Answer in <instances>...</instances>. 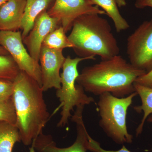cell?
<instances>
[{"mask_svg":"<svg viewBox=\"0 0 152 152\" xmlns=\"http://www.w3.org/2000/svg\"><path fill=\"white\" fill-rule=\"evenodd\" d=\"M12 99L17 116L21 142L32 145L43 132L50 115L44 99V91L32 77L20 71L13 82Z\"/></svg>","mask_w":152,"mask_h":152,"instance_id":"obj_1","label":"cell"},{"mask_svg":"<svg viewBox=\"0 0 152 152\" xmlns=\"http://www.w3.org/2000/svg\"><path fill=\"white\" fill-rule=\"evenodd\" d=\"M146 73L118 55L83 68L76 83L85 91L95 96L110 93L117 97L124 98L135 92V82Z\"/></svg>","mask_w":152,"mask_h":152,"instance_id":"obj_2","label":"cell"},{"mask_svg":"<svg viewBox=\"0 0 152 152\" xmlns=\"http://www.w3.org/2000/svg\"><path fill=\"white\" fill-rule=\"evenodd\" d=\"M96 14H87L74 22L68 36L72 48L80 58L102 60L119 54L120 48L108 21Z\"/></svg>","mask_w":152,"mask_h":152,"instance_id":"obj_3","label":"cell"},{"mask_svg":"<svg viewBox=\"0 0 152 152\" xmlns=\"http://www.w3.org/2000/svg\"><path fill=\"white\" fill-rule=\"evenodd\" d=\"M137 94L136 92L124 98H118L110 93L99 96L97 109L100 117L99 125L108 137L116 143L133 142L126 124L128 110Z\"/></svg>","mask_w":152,"mask_h":152,"instance_id":"obj_4","label":"cell"},{"mask_svg":"<svg viewBox=\"0 0 152 152\" xmlns=\"http://www.w3.org/2000/svg\"><path fill=\"white\" fill-rule=\"evenodd\" d=\"M90 60L88 58L77 57L72 58L70 56L66 58L61 74V87L56 90V96L60 104L58 110L62 109L61 118L57 124L59 127L65 126L72 117L71 112L75 107L85 106L95 103L92 97L85 94L83 88L77 84L76 80L79 75L78 66L81 62Z\"/></svg>","mask_w":152,"mask_h":152,"instance_id":"obj_5","label":"cell"},{"mask_svg":"<svg viewBox=\"0 0 152 152\" xmlns=\"http://www.w3.org/2000/svg\"><path fill=\"white\" fill-rule=\"evenodd\" d=\"M127 54L130 63L148 73L152 70V19L145 21L129 36Z\"/></svg>","mask_w":152,"mask_h":152,"instance_id":"obj_6","label":"cell"},{"mask_svg":"<svg viewBox=\"0 0 152 152\" xmlns=\"http://www.w3.org/2000/svg\"><path fill=\"white\" fill-rule=\"evenodd\" d=\"M24 45L21 31H0V46L7 51L20 71L26 73L42 86L40 64L31 56Z\"/></svg>","mask_w":152,"mask_h":152,"instance_id":"obj_7","label":"cell"},{"mask_svg":"<svg viewBox=\"0 0 152 152\" xmlns=\"http://www.w3.org/2000/svg\"><path fill=\"white\" fill-rule=\"evenodd\" d=\"M47 12L50 16L58 20L66 33L72 29L76 19L82 15H106L90 0H55L53 5Z\"/></svg>","mask_w":152,"mask_h":152,"instance_id":"obj_8","label":"cell"},{"mask_svg":"<svg viewBox=\"0 0 152 152\" xmlns=\"http://www.w3.org/2000/svg\"><path fill=\"white\" fill-rule=\"evenodd\" d=\"M84 106L76 107L75 111L71 117L72 121L75 123L77 136L75 141L70 146L60 148L50 135L42 133L33 141L31 145L38 152H86L88 149L89 134L87 132L83 120V113Z\"/></svg>","mask_w":152,"mask_h":152,"instance_id":"obj_9","label":"cell"},{"mask_svg":"<svg viewBox=\"0 0 152 152\" xmlns=\"http://www.w3.org/2000/svg\"><path fill=\"white\" fill-rule=\"evenodd\" d=\"M66 58L63 50L52 49L42 45L40 52V62L42 74V87L44 92L61 87L60 70L62 69Z\"/></svg>","mask_w":152,"mask_h":152,"instance_id":"obj_10","label":"cell"},{"mask_svg":"<svg viewBox=\"0 0 152 152\" xmlns=\"http://www.w3.org/2000/svg\"><path fill=\"white\" fill-rule=\"evenodd\" d=\"M59 26L58 20L50 16L47 10L44 11L37 17L32 28L23 39L31 56L37 61L39 62L40 52L44 39Z\"/></svg>","mask_w":152,"mask_h":152,"instance_id":"obj_11","label":"cell"},{"mask_svg":"<svg viewBox=\"0 0 152 152\" xmlns=\"http://www.w3.org/2000/svg\"><path fill=\"white\" fill-rule=\"evenodd\" d=\"M26 0H7L0 7V31H17L21 27Z\"/></svg>","mask_w":152,"mask_h":152,"instance_id":"obj_12","label":"cell"},{"mask_svg":"<svg viewBox=\"0 0 152 152\" xmlns=\"http://www.w3.org/2000/svg\"><path fill=\"white\" fill-rule=\"evenodd\" d=\"M51 1L26 0V7L20 29L23 39L27 36L32 28L37 17L42 12L47 10Z\"/></svg>","mask_w":152,"mask_h":152,"instance_id":"obj_13","label":"cell"},{"mask_svg":"<svg viewBox=\"0 0 152 152\" xmlns=\"http://www.w3.org/2000/svg\"><path fill=\"white\" fill-rule=\"evenodd\" d=\"M135 91L141 100V105L135 106L134 109L137 113L143 112V117L140 124L136 130V136H138L142 133L144 124L148 117L152 113V88L137 83L134 84Z\"/></svg>","mask_w":152,"mask_h":152,"instance_id":"obj_14","label":"cell"},{"mask_svg":"<svg viewBox=\"0 0 152 152\" xmlns=\"http://www.w3.org/2000/svg\"><path fill=\"white\" fill-rule=\"evenodd\" d=\"M94 5L102 8L106 15L113 20L117 32L126 31L130 26L123 18L119 10L116 0H90Z\"/></svg>","mask_w":152,"mask_h":152,"instance_id":"obj_15","label":"cell"},{"mask_svg":"<svg viewBox=\"0 0 152 152\" xmlns=\"http://www.w3.org/2000/svg\"><path fill=\"white\" fill-rule=\"evenodd\" d=\"M18 142H21V138L17 126L0 121V152H12Z\"/></svg>","mask_w":152,"mask_h":152,"instance_id":"obj_16","label":"cell"},{"mask_svg":"<svg viewBox=\"0 0 152 152\" xmlns=\"http://www.w3.org/2000/svg\"><path fill=\"white\" fill-rule=\"evenodd\" d=\"M66 34L62 27L59 26L46 37L43 42L42 45L59 50H63V49L66 48H72L73 46Z\"/></svg>","mask_w":152,"mask_h":152,"instance_id":"obj_17","label":"cell"},{"mask_svg":"<svg viewBox=\"0 0 152 152\" xmlns=\"http://www.w3.org/2000/svg\"><path fill=\"white\" fill-rule=\"evenodd\" d=\"M20 72L10 55H0V80L13 82Z\"/></svg>","mask_w":152,"mask_h":152,"instance_id":"obj_18","label":"cell"},{"mask_svg":"<svg viewBox=\"0 0 152 152\" xmlns=\"http://www.w3.org/2000/svg\"><path fill=\"white\" fill-rule=\"evenodd\" d=\"M0 121L16 126L17 116L12 99L0 103Z\"/></svg>","mask_w":152,"mask_h":152,"instance_id":"obj_19","label":"cell"},{"mask_svg":"<svg viewBox=\"0 0 152 152\" xmlns=\"http://www.w3.org/2000/svg\"><path fill=\"white\" fill-rule=\"evenodd\" d=\"M13 92V83L8 80H0V103L12 99Z\"/></svg>","mask_w":152,"mask_h":152,"instance_id":"obj_20","label":"cell"},{"mask_svg":"<svg viewBox=\"0 0 152 152\" xmlns=\"http://www.w3.org/2000/svg\"><path fill=\"white\" fill-rule=\"evenodd\" d=\"M88 149L92 152H132L129 151L124 145H123L121 148L118 151H110L104 149L101 147L100 144L94 140L89 134L88 136Z\"/></svg>","mask_w":152,"mask_h":152,"instance_id":"obj_21","label":"cell"},{"mask_svg":"<svg viewBox=\"0 0 152 152\" xmlns=\"http://www.w3.org/2000/svg\"><path fill=\"white\" fill-rule=\"evenodd\" d=\"M135 83L152 88V70L139 77Z\"/></svg>","mask_w":152,"mask_h":152,"instance_id":"obj_22","label":"cell"},{"mask_svg":"<svg viewBox=\"0 0 152 152\" xmlns=\"http://www.w3.org/2000/svg\"><path fill=\"white\" fill-rule=\"evenodd\" d=\"M134 5L136 8L139 9L147 7L152 8V0H136Z\"/></svg>","mask_w":152,"mask_h":152,"instance_id":"obj_23","label":"cell"},{"mask_svg":"<svg viewBox=\"0 0 152 152\" xmlns=\"http://www.w3.org/2000/svg\"><path fill=\"white\" fill-rule=\"evenodd\" d=\"M116 1L118 7H125L126 5V0H116Z\"/></svg>","mask_w":152,"mask_h":152,"instance_id":"obj_24","label":"cell"},{"mask_svg":"<svg viewBox=\"0 0 152 152\" xmlns=\"http://www.w3.org/2000/svg\"><path fill=\"white\" fill-rule=\"evenodd\" d=\"M0 55L2 56H8L10 55L8 52L4 48L0 46Z\"/></svg>","mask_w":152,"mask_h":152,"instance_id":"obj_25","label":"cell"},{"mask_svg":"<svg viewBox=\"0 0 152 152\" xmlns=\"http://www.w3.org/2000/svg\"><path fill=\"white\" fill-rule=\"evenodd\" d=\"M29 152H35V149L32 145H31V147L29 148Z\"/></svg>","mask_w":152,"mask_h":152,"instance_id":"obj_26","label":"cell"},{"mask_svg":"<svg viewBox=\"0 0 152 152\" xmlns=\"http://www.w3.org/2000/svg\"><path fill=\"white\" fill-rule=\"evenodd\" d=\"M7 0H0V7H1L4 3H5Z\"/></svg>","mask_w":152,"mask_h":152,"instance_id":"obj_27","label":"cell"},{"mask_svg":"<svg viewBox=\"0 0 152 152\" xmlns=\"http://www.w3.org/2000/svg\"><path fill=\"white\" fill-rule=\"evenodd\" d=\"M148 121H149L150 122H152V116H151L148 119Z\"/></svg>","mask_w":152,"mask_h":152,"instance_id":"obj_28","label":"cell"}]
</instances>
